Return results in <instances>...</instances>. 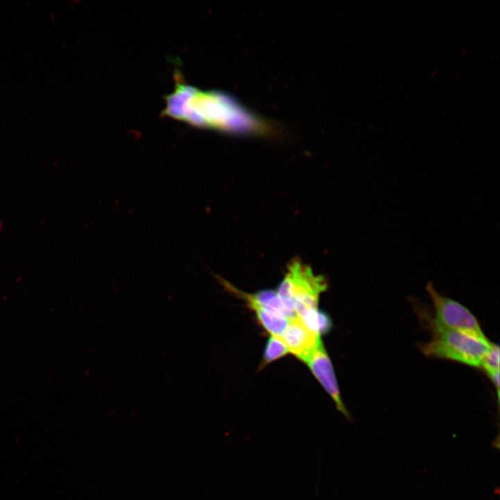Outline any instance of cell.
Returning <instances> with one entry per match:
<instances>
[{"instance_id": "obj_1", "label": "cell", "mask_w": 500, "mask_h": 500, "mask_svg": "<svg viewBox=\"0 0 500 500\" xmlns=\"http://www.w3.org/2000/svg\"><path fill=\"white\" fill-rule=\"evenodd\" d=\"M163 114L196 127L226 133L260 130V122L228 95L201 90L178 78L174 92L166 97Z\"/></svg>"}, {"instance_id": "obj_2", "label": "cell", "mask_w": 500, "mask_h": 500, "mask_svg": "<svg viewBox=\"0 0 500 500\" xmlns=\"http://www.w3.org/2000/svg\"><path fill=\"white\" fill-rule=\"evenodd\" d=\"M433 337L426 343L418 345L426 356L448 359L474 367H481L483 357L492 343L456 331H433Z\"/></svg>"}, {"instance_id": "obj_3", "label": "cell", "mask_w": 500, "mask_h": 500, "mask_svg": "<svg viewBox=\"0 0 500 500\" xmlns=\"http://www.w3.org/2000/svg\"><path fill=\"white\" fill-rule=\"evenodd\" d=\"M327 288L325 278L315 274L312 268L300 259L290 262L276 292L291 300L298 317L303 319L317 310L319 295Z\"/></svg>"}, {"instance_id": "obj_4", "label": "cell", "mask_w": 500, "mask_h": 500, "mask_svg": "<svg viewBox=\"0 0 500 500\" xmlns=\"http://www.w3.org/2000/svg\"><path fill=\"white\" fill-rule=\"evenodd\" d=\"M426 290L434 310V317L429 326L432 332L451 330L488 339L476 317L465 306L438 293L432 282L427 283Z\"/></svg>"}, {"instance_id": "obj_5", "label": "cell", "mask_w": 500, "mask_h": 500, "mask_svg": "<svg viewBox=\"0 0 500 500\" xmlns=\"http://www.w3.org/2000/svg\"><path fill=\"white\" fill-rule=\"evenodd\" d=\"M301 361L308 366L317 379L332 397L337 409L350 419L351 416L340 397L331 361L324 347L322 340Z\"/></svg>"}, {"instance_id": "obj_6", "label": "cell", "mask_w": 500, "mask_h": 500, "mask_svg": "<svg viewBox=\"0 0 500 500\" xmlns=\"http://www.w3.org/2000/svg\"><path fill=\"white\" fill-rule=\"evenodd\" d=\"M290 353L302 360L321 340L320 335L311 331L299 317L289 320L283 334L278 337Z\"/></svg>"}, {"instance_id": "obj_7", "label": "cell", "mask_w": 500, "mask_h": 500, "mask_svg": "<svg viewBox=\"0 0 500 500\" xmlns=\"http://www.w3.org/2000/svg\"><path fill=\"white\" fill-rule=\"evenodd\" d=\"M219 282L227 290L247 302L248 306L256 312V317L262 326L271 335L280 337L283 334L290 319L263 308L251 297V294L239 290L222 278H219Z\"/></svg>"}, {"instance_id": "obj_8", "label": "cell", "mask_w": 500, "mask_h": 500, "mask_svg": "<svg viewBox=\"0 0 500 500\" xmlns=\"http://www.w3.org/2000/svg\"><path fill=\"white\" fill-rule=\"evenodd\" d=\"M251 296L259 305L274 313L288 319L299 317L293 302L281 297L276 291L265 290Z\"/></svg>"}, {"instance_id": "obj_9", "label": "cell", "mask_w": 500, "mask_h": 500, "mask_svg": "<svg viewBox=\"0 0 500 500\" xmlns=\"http://www.w3.org/2000/svg\"><path fill=\"white\" fill-rule=\"evenodd\" d=\"M288 353L290 352L288 348L281 339L278 337L271 335L265 349L264 361L265 363L271 362L285 356Z\"/></svg>"}, {"instance_id": "obj_10", "label": "cell", "mask_w": 500, "mask_h": 500, "mask_svg": "<svg viewBox=\"0 0 500 500\" xmlns=\"http://www.w3.org/2000/svg\"><path fill=\"white\" fill-rule=\"evenodd\" d=\"M488 376L499 372V347L492 344L489 351L483 357L481 366Z\"/></svg>"}]
</instances>
